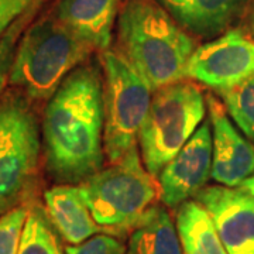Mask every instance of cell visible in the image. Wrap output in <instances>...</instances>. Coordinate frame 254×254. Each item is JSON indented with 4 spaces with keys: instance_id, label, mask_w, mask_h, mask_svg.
<instances>
[{
    "instance_id": "6da1fadb",
    "label": "cell",
    "mask_w": 254,
    "mask_h": 254,
    "mask_svg": "<svg viewBox=\"0 0 254 254\" xmlns=\"http://www.w3.org/2000/svg\"><path fill=\"white\" fill-rule=\"evenodd\" d=\"M43 155L57 184L79 185L105 163V85L102 65L88 61L47 100L41 120Z\"/></svg>"
},
{
    "instance_id": "7a4b0ae2",
    "label": "cell",
    "mask_w": 254,
    "mask_h": 254,
    "mask_svg": "<svg viewBox=\"0 0 254 254\" xmlns=\"http://www.w3.org/2000/svg\"><path fill=\"white\" fill-rule=\"evenodd\" d=\"M118 50L153 91L185 79L195 40L155 0H125L119 13Z\"/></svg>"
},
{
    "instance_id": "3957f363",
    "label": "cell",
    "mask_w": 254,
    "mask_h": 254,
    "mask_svg": "<svg viewBox=\"0 0 254 254\" xmlns=\"http://www.w3.org/2000/svg\"><path fill=\"white\" fill-rule=\"evenodd\" d=\"M95 53L51 10L28 26L20 38L9 85L34 102H47L63 81Z\"/></svg>"
},
{
    "instance_id": "277c9868",
    "label": "cell",
    "mask_w": 254,
    "mask_h": 254,
    "mask_svg": "<svg viewBox=\"0 0 254 254\" xmlns=\"http://www.w3.org/2000/svg\"><path fill=\"white\" fill-rule=\"evenodd\" d=\"M34 103L14 88L0 99V215L33 202L43 153Z\"/></svg>"
},
{
    "instance_id": "5b68a950",
    "label": "cell",
    "mask_w": 254,
    "mask_h": 254,
    "mask_svg": "<svg viewBox=\"0 0 254 254\" xmlns=\"http://www.w3.org/2000/svg\"><path fill=\"white\" fill-rule=\"evenodd\" d=\"M79 187L93 219L109 235L130 232L161 199L158 180L147 171L138 147Z\"/></svg>"
},
{
    "instance_id": "8992f818",
    "label": "cell",
    "mask_w": 254,
    "mask_h": 254,
    "mask_svg": "<svg viewBox=\"0 0 254 254\" xmlns=\"http://www.w3.org/2000/svg\"><path fill=\"white\" fill-rule=\"evenodd\" d=\"M206 98L187 78L153 92L150 109L138 133V147L147 171L158 177L203 123Z\"/></svg>"
},
{
    "instance_id": "52a82bcc",
    "label": "cell",
    "mask_w": 254,
    "mask_h": 254,
    "mask_svg": "<svg viewBox=\"0 0 254 254\" xmlns=\"http://www.w3.org/2000/svg\"><path fill=\"white\" fill-rule=\"evenodd\" d=\"M99 61L105 85V153L109 164H115L138 144L154 91L118 48L102 51Z\"/></svg>"
},
{
    "instance_id": "ba28073f",
    "label": "cell",
    "mask_w": 254,
    "mask_h": 254,
    "mask_svg": "<svg viewBox=\"0 0 254 254\" xmlns=\"http://www.w3.org/2000/svg\"><path fill=\"white\" fill-rule=\"evenodd\" d=\"M254 75V40L242 30H227L196 47L185 76L215 92L226 91Z\"/></svg>"
},
{
    "instance_id": "9c48e42d",
    "label": "cell",
    "mask_w": 254,
    "mask_h": 254,
    "mask_svg": "<svg viewBox=\"0 0 254 254\" xmlns=\"http://www.w3.org/2000/svg\"><path fill=\"white\" fill-rule=\"evenodd\" d=\"M212 127L210 120H205L157 177L167 208H178L205 188L212 174Z\"/></svg>"
},
{
    "instance_id": "30bf717a",
    "label": "cell",
    "mask_w": 254,
    "mask_h": 254,
    "mask_svg": "<svg viewBox=\"0 0 254 254\" xmlns=\"http://www.w3.org/2000/svg\"><path fill=\"white\" fill-rule=\"evenodd\" d=\"M200 202L218 229L229 254H254V196L240 187H205Z\"/></svg>"
},
{
    "instance_id": "8fae6325",
    "label": "cell",
    "mask_w": 254,
    "mask_h": 254,
    "mask_svg": "<svg viewBox=\"0 0 254 254\" xmlns=\"http://www.w3.org/2000/svg\"><path fill=\"white\" fill-rule=\"evenodd\" d=\"M206 105L213 145L210 178L219 185L240 187L254 174V145L233 126L216 96L208 95Z\"/></svg>"
},
{
    "instance_id": "7c38bea8",
    "label": "cell",
    "mask_w": 254,
    "mask_h": 254,
    "mask_svg": "<svg viewBox=\"0 0 254 254\" xmlns=\"http://www.w3.org/2000/svg\"><path fill=\"white\" fill-rule=\"evenodd\" d=\"M125 0H57L54 14L95 51L109 50Z\"/></svg>"
},
{
    "instance_id": "4fadbf2b",
    "label": "cell",
    "mask_w": 254,
    "mask_h": 254,
    "mask_svg": "<svg viewBox=\"0 0 254 254\" xmlns=\"http://www.w3.org/2000/svg\"><path fill=\"white\" fill-rule=\"evenodd\" d=\"M44 200L53 225L68 245H81L99 233H106L92 216L79 185L58 184L44 192Z\"/></svg>"
},
{
    "instance_id": "5bb4252c",
    "label": "cell",
    "mask_w": 254,
    "mask_h": 254,
    "mask_svg": "<svg viewBox=\"0 0 254 254\" xmlns=\"http://www.w3.org/2000/svg\"><path fill=\"white\" fill-rule=\"evenodd\" d=\"M190 34L216 38L245 11L249 0H158Z\"/></svg>"
},
{
    "instance_id": "9a60e30c",
    "label": "cell",
    "mask_w": 254,
    "mask_h": 254,
    "mask_svg": "<svg viewBox=\"0 0 254 254\" xmlns=\"http://www.w3.org/2000/svg\"><path fill=\"white\" fill-rule=\"evenodd\" d=\"M126 254H184L167 209L155 203L145 212L128 232Z\"/></svg>"
},
{
    "instance_id": "2e32d148",
    "label": "cell",
    "mask_w": 254,
    "mask_h": 254,
    "mask_svg": "<svg viewBox=\"0 0 254 254\" xmlns=\"http://www.w3.org/2000/svg\"><path fill=\"white\" fill-rule=\"evenodd\" d=\"M175 226L184 254H229L213 219L196 199L177 208Z\"/></svg>"
},
{
    "instance_id": "e0dca14e",
    "label": "cell",
    "mask_w": 254,
    "mask_h": 254,
    "mask_svg": "<svg viewBox=\"0 0 254 254\" xmlns=\"http://www.w3.org/2000/svg\"><path fill=\"white\" fill-rule=\"evenodd\" d=\"M17 254H65L46 208L31 202Z\"/></svg>"
},
{
    "instance_id": "ac0fdd59",
    "label": "cell",
    "mask_w": 254,
    "mask_h": 254,
    "mask_svg": "<svg viewBox=\"0 0 254 254\" xmlns=\"http://www.w3.org/2000/svg\"><path fill=\"white\" fill-rule=\"evenodd\" d=\"M227 115L246 138L254 141V75L219 93Z\"/></svg>"
},
{
    "instance_id": "d6986e66",
    "label": "cell",
    "mask_w": 254,
    "mask_h": 254,
    "mask_svg": "<svg viewBox=\"0 0 254 254\" xmlns=\"http://www.w3.org/2000/svg\"><path fill=\"white\" fill-rule=\"evenodd\" d=\"M30 203L18 205L0 215V254H17L28 218Z\"/></svg>"
},
{
    "instance_id": "ffe728a7",
    "label": "cell",
    "mask_w": 254,
    "mask_h": 254,
    "mask_svg": "<svg viewBox=\"0 0 254 254\" xmlns=\"http://www.w3.org/2000/svg\"><path fill=\"white\" fill-rule=\"evenodd\" d=\"M38 10L30 11L26 16L20 17L11 27L0 37V99L4 93L6 85L9 83L11 65L14 61V55L17 50V44L23 36L24 30L28 27L30 20L36 16Z\"/></svg>"
},
{
    "instance_id": "44dd1931",
    "label": "cell",
    "mask_w": 254,
    "mask_h": 254,
    "mask_svg": "<svg viewBox=\"0 0 254 254\" xmlns=\"http://www.w3.org/2000/svg\"><path fill=\"white\" fill-rule=\"evenodd\" d=\"M65 254H126V245L113 235L99 233L81 245H68Z\"/></svg>"
},
{
    "instance_id": "7402d4cb",
    "label": "cell",
    "mask_w": 254,
    "mask_h": 254,
    "mask_svg": "<svg viewBox=\"0 0 254 254\" xmlns=\"http://www.w3.org/2000/svg\"><path fill=\"white\" fill-rule=\"evenodd\" d=\"M46 0H0V37L9 30L18 18L30 11L40 9Z\"/></svg>"
},
{
    "instance_id": "603a6c76",
    "label": "cell",
    "mask_w": 254,
    "mask_h": 254,
    "mask_svg": "<svg viewBox=\"0 0 254 254\" xmlns=\"http://www.w3.org/2000/svg\"><path fill=\"white\" fill-rule=\"evenodd\" d=\"M242 187H243L245 190H249V192H250V193L254 196V174L252 175V177H249V178L242 184Z\"/></svg>"
},
{
    "instance_id": "cb8c5ba5",
    "label": "cell",
    "mask_w": 254,
    "mask_h": 254,
    "mask_svg": "<svg viewBox=\"0 0 254 254\" xmlns=\"http://www.w3.org/2000/svg\"><path fill=\"white\" fill-rule=\"evenodd\" d=\"M252 30H253V34H254V11H253V20H252Z\"/></svg>"
}]
</instances>
